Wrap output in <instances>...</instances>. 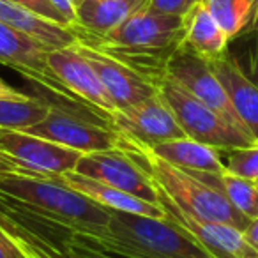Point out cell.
<instances>
[{"label": "cell", "instance_id": "6da1fadb", "mask_svg": "<svg viewBox=\"0 0 258 258\" xmlns=\"http://www.w3.org/2000/svg\"><path fill=\"white\" fill-rule=\"evenodd\" d=\"M0 197L71 233L99 235L106 230L110 219L106 209L80 195L60 177H34L23 173L0 175Z\"/></svg>", "mask_w": 258, "mask_h": 258}, {"label": "cell", "instance_id": "7a4b0ae2", "mask_svg": "<svg viewBox=\"0 0 258 258\" xmlns=\"http://www.w3.org/2000/svg\"><path fill=\"white\" fill-rule=\"evenodd\" d=\"M71 237L122 258H209V254L168 218L110 211V219L103 233H71Z\"/></svg>", "mask_w": 258, "mask_h": 258}, {"label": "cell", "instance_id": "3957f363", "mask_svg": "<svg viewBox=\"0 0 258 258\" xmlns=\"http://www.w3.org/2000/svg\"><path fill=\"white\" fill-rule=\"evenodd\" d=\"M118 135L120 138L117 147L124 151L151 177L159 189L165 191L182 209L202 219L225 223L239 230H244L247 226L249 219L244 218L216 187L204 182L195 172L170 165L138 142L124 137L122 133Z\"/></svg>", "mask_w": 258, "mask_h": 258}, {"label": "cell", "instance_id": "277c9868", "mask_svg": "<svg viewBox=\"0 0 258 258\" xmlns=\"http://www.w3.org/2000/svg\"><path fill=\"white\" fill-rule=\"evenodd\" d=\"M48 53L50 50L29 34H23L0 23V64L15 69L23 78L32 82L39 89L46 90L53 97V103L58 106L110 124L106 118L101 117L87 103H83L60 82V78L50 68Z\"/></svg>", "mask_w": 258, "mask_h": 258}, {"label": "cell", "instance_id": "5b68a950", "mask_svg": "<svg viewBox=\"0 0 258 258\" xmlns=\"http://www.w3.org/2000/svg\"><path fill=\"white\" fill-rule=\"evenodd\" d=\"M158 92L175 115L184 135L191 140H197L218 151L256 144L247 131L230 124L223 115L193 97L173 80L166 76L159 80Z\"/></svg>", "mask_w": 258, "mask_h": 258}, {"label": "cell", "instance_id": "8992f818", "mask_svg": "<svg viewBox=\"0 0 258 258\" xmlns=\"http://www.w3.org/2000/svg\"><path fill=\"white\" fill-rule=\"evenodd\" d=\"M25 133L50 140L80 154L115 149L120 138L113 125L66 110L55 103L51 104L50 113L39 124L25 129Z\"/></svg>", "mask_w": 258, "mask_h": 258}, {"label": "cell", "instance_id": "52a82bcc", "mask_svg": "<svg viewBox=\"0 0 258 258\" xmlns=\"http://www.w3.org/2000/svg\"><path fill=\"white\" fill-rule=\"evenodd\" d=\"M165 76L173 80L177 85H180L198 101H202L209 108L223 115L230 124L242 129V131H247L240 122V118L237 117L223 83L212 71L211 62L195 53L193 50H189L184 44L177 48L175 53L170 57L168 64H166Z\"/></svg>", "mask_w": 258, "mask_h": 258}, {"label": "cell", "instance_id": "ba28073f", "mask_svg": "<svg viewBox=\"0 0 258 258\" xmlns=\"http://www.w3.org/2000/svg\"><path fill=\"white\" fill-rule=\"evenodd\" d=\"M158 204L165 209L166 218L186 232L209 258H258V253L246 242L242 230L225 223L209 221L187 212L158 186Z\"/></svg>", "mask_w": 258, "mask_h": 258}, {"label": "cell", "instance_id": "9c48e42d", "mask_svg": "<svg viewBox=\"0 0 258 258\" xmlns=\"http://www.w3.org/2000/svg\"><path fill=\"white\" fill-rule=\"evenodd\" d=\"M0 151L34 177H62L75 172L82 158L80 152L16 129H0Z\"/></svg>", "mask_w": 258, "mask_h": 258}, {"label": "cell", "instance_id": "30bf717a", "mask_svg": "<svg viewBox=\"0 0 258 258\" xmlns=\"http://www.w3.org/2000/svg\"><path fill=\"white\" fill-rule=\"evenodd\" d=\"M76 173L108 184L120 191L138 197L151 204H158V189L152 179L118 147L82 154Z\"/></svg>", "mask_w": 258, "mask_h": 258}, {"label": "cell", "instance_id": "8fae6325", "mask_svg": "<svg viewBox=\"0 0 258 258\" xmlns=\"http://www.w3.org/2000/svg\"><path fill=\"white\" fill-rule=\"evenodd\" d=\"M75 48L94 68L117 110H125L135 104H140L158 94V87L154 83H151L133 68H129L127 64L108 55L106 51L99 50L94 44L76 39Z\"/></svg>", "mask_w": 258, "mask_h": 258}, {"label": "cell", "instance_id": "7c38bea8", "mask_svg": "<svg viewBox=\"0 0 258 258\" xmlns=\"http://www.w3.org/2000/svg\"><path fill=\"white\" fill-rule=\"evenodd\" d=\"M111 125L118 133L138 142L144 147H154L161 142L186 137L175 115L163 101L159 92L154 97L125 110H117Z\"/></svg>", "mask_w": 258, "mask_h": 258}, {"label": "cell", "instance_id": "4fadbf2b", "mask_svg": "<svg viewBox=\"0 0 258 258\" xmlns=\"http://www.w3.org/2000/svg\"><path fill=\"white\" fill-rule=\"evenodd\" d=\"M48 62H50V68L55 71V75L60 78V82L75 96H78L83 103L94 108L101 117H104L111 124V118L117 113V106L108 96L106 89L101 83L94 68L76 50L75 44L50 50Z\"/></svg>", "mask_w": 258, "mask_h": 258}, {"label": "cell", "instance_id": "5bb4252c", "mask_svg": "<svg viewBox=\"0 0 258 258\" xmlns=\"http://www.w3.org/2000/svg\"><path fill=\"white\" fill-rule=\"evenodd\" d=\"M211 68L225 87L237 117L258 144V87L240 69L232 50L211 60Z\"/></svg>", "mask_w": 258, "mask_h": 258}, {"label": "cell", "instance_id": "9a60e30c", "mask_svg": "<svg viewBox=\"0 0 258 258\" xmlns=\"http://www.w3.org/2000/svg\"><path fill=\"white\" fill-rule=\"evenodd\" d=\"M68 186H71L75 191L89 198L99 207L117 212H127V214H140V216H151V218H166L165 209L159 204H151L138 197L120 191L117 187H111L108 184L97 182L94 179L82 175L76 172H68L60 177Z\"/></svg>", "mask_w": 258, "mask_h": 258}, {"label": "cell", "instance_id": "2e32d148", "mask_svg": "<svg viewBox=\"0 0 258 258\" xmlns=\"http://www.w3.org/2000/svg\"><path fill=\"white\" fill-rule=\"evenodd\" d=\"M0 23L23 34H29L30 37L43 43L48 50L73 46L76 43V36L71 27L48 22L11 0H0Z\"/></svg>", "mask_w": 258, "mask_h": 258}, {"label": "cell", "instance_id": "e0dca14e", "mask_svg": "<svg viewBox=\"0 0 258 258\" xmlns=\"http://www.w3.org/2000/svg\"><path fill=\"white\" fill-rule=\"evenodd\" d=\"M230 37L221 23L212 16L205 2H200L184 18V46L205 60H214L230 50Z\"/></svg>", "mask_w": 258, "mask_h": 258}, {"label": "cell", "instance_id": "ac0fdd59", "mask_svg": "<svg viewBox=\"0 0 258 258\" xmlns=\"http://www.w3.org/2000/svg\"><path fill=\"white\" fill-rule=\"evenodd\" d=\"M152 154L161 158L163 161L175 165L179 168L191 170V172H207V173H223L221 152L214 147H209L205 144H200L197 140H191L187 137L173 138L168 142L147 147Z\"/></svg>", "mask_w": 258, "mask_h": 258}, {"label": "cell", "instance_id": "d6986e66", "mask_svg": "<svg viewBox=\"0 0 258 258\" xmlns=\"http://www.w3.org/2000/svg\"><path fill=\"white\" fill-rule=\"evenodd\" d=\"M149 0H85L76 9V27L94 36H104L120 27L135 13L145 9Z\"/></svg>", "mask_w": 258, "mask_h": 258}, {"label": "cell", "instance_id": "ffe728a7", "mask_svg": "<svg viewBox=\"0 0 258 258\" xmlns=\"http://www.w3.org/2000/svg\"><path fill=\"white\" fill-rule=\"evenodd\" d=\"M209 11L221 23L230 41L249 36L258 25V0H204Z\"/></svg>", "mask_w": 258, "mask_h": 258}, {"label": "cell", "instance_id": "44dd1931", "mask_svg": "<svg viewBox=\"0 0 258 258\" xmlns=\"http://www.w3.org/2000/svg\"><path fill=\"white\" fill-rule=\"evenodd\" d=\"M204 182L211 184L219 191L244 218H258V184L246 180L242 177L232 175L225 170L223 173L195 172Z\"/></svg>", "mask_w": 258, "mask_h": 258}, {"label": "cell", "instance_id": "7402d4cb", "mask_svg": "<svg viewBox=\"0 0 258 258\" xmlns=\"http://www.w3.org/2000/svg\"><path fill=\"white\" fill-rule=\"evenodd\" d=\"M51 101L23 94L20 97L0 99V129L25 131L39 124L51 110Z\"/></svg>", "mask_w": 258, "mask_h": 258}, {"label": "cell", "instance_id": "603a6c76", "mask_svg": "<svg viewBox=\"0 0 258 258\" xmlns=\"http://www.w3.org/2000/svg\"><path fill=\"white\" fill-rule=\"evenodd\" d=\"M219 152L226 172L258 184V144Z\"/></svg>", "mask_w": 258, "mask_h": 258}, {"label": "cell", "instance_id": "cb8c5ba5", "mask_svg": "<svg viewBox=\"0 0 258 258\" xmlns=\"http://www.w3.org/2000/svg\"><path fill=\"white\" fill-rule=\"evenodd\" d=\"M244 37H247V39L242 53H233V51L232 53L235 55L240 69L246 73L247 78L258 87V32H253Z\"/></svg>", "mask_w": 258, "mask_h": 258}, {"label": "cell", "instance_id": "d4e9b609", "mask_svg": "<svg viewBox=\"0 0 258 258\" xmlns=\"http://www.w3.org/2000/svg\"><path fill=\"white\" fill-rule=\"evenodd\" d=\"M200 2L204 0H149L147 8L161 15L186 18Z\"/></svg>", "mask_w": 258, "mask_h": 258}, {"label": "cell", "instance_id": "484cf974", "mask_svg": "<svg viewBox=\"0 0 258 258\" xmlns=\"http://www.w3.org/2000/svg\"><path fill=\"white\" fill-rule=\"evenodd\" d=\"M11 2H16V4L23 6L25 9H29V11L36 13V15H39L41 18L48 20V22H53V23H60V25H66L64 20H62L60 15H58V13L55 11L53 8H51L48 0H11ZM66 27H68V25H66Z\"/></svg>", "mask_w": 258, "mask_h": 258}, {"label": "cell", "instance_id": "4316f807", "mask_svg": "<svg viewBox=\"0 0 258 258\" xmlns=\"http://www.w3.org/2000/svg\"><path fill=\"white\" fill-rule=\"evenodd\" d=\"M69 251H71L73 258H122V256H115V254L104 253L101 249H96V247L89 246L85 242H80V240L73 239L69 240Z\"/></svg>", "mask_w": 258, "mask_h": 258}, {"label": "cell", "instance_id": "83f0119b", "mask_svg": "<svg viewBox=\"0 0 258 258\" xmlns=\"http://www.w3.org/2000/svg\"><path fill=\"white\" fill-rule=\"evenodd\" d=\"M50 6L60 15L64 23L68 27H73L76 23V8L71 0H48Z\"/></svg>", "mask_w": 258, "mask_h": 258}, {"label": "cell", "instance_id": "f1b7e54d", "mask_svg": "<svg viewBox=\"0 0 258 258\" xmlns=\"http://www.w3.org/2000/svg\"><path fill=\"white\" fill-rule=\"evenodd\" d=\"M8 173H23V175H29L18 163L13 161L6 152L0 151V175H8Z\"/></svg>", "mask_w": 258, "mask_h": 258}, {"label": "cell", "instance_id": "f546056e", "mask_svg": "<svg viewBox=\"0 0 258 258\" xmlns=\"http://www.w3.org/2000/svg\"><path fill=\"white\" fill-rule=\"evenodd\" d=\"M242 235H244V239H246V242L258 253V218L251 219V221L247 223V226L242 230Z\"/></svg>", "mask_w": 258, "mask_h": 258}, {"label": "cell", "instance_id": "4dcf8cb0", "mask_svg": "<svg viewBox=\"0 0 258 258\" xmlns=\"http://www.w3.org/2000/svg\"><path fill=\"white\" fill-rule=\"evenodd\" d=\"M20 96H23V92L16 90L15 87H11L9 83H6L4 80L0 78V99L2 97H20Z\"/></svg>", "mask_w": 258, "mask_h": 258}, {"label": "cell", "instance_id": "1f68e13d", "mask_svg": "<svg viewBox=\"0 0 258 258\" xmlns=\"http://www.w3.org/2000/svg\"><path fill=\"white\" fill-rule=\"evenodd\" d=\"M71 2H73V4H75V8H76V9H78V8H80V6H82V4H83V2H85V0H71Z\"/></svg>", "mask_w": 258, "mask_h": 258}, {"label": "cell", "instance_id": "d6a6232c", "mask_svg": "<svg viewBox=\"0 0 258 258\" xmlns=\"http://www.w3.org/2000/svg\"><path fill=\"white\" fill-rule=\"evenodd\" d=\"M254 32H258V25H256V30H254Z\"/></svg>", "mask_w": 258, "mask_h": 258}]
</instances>
